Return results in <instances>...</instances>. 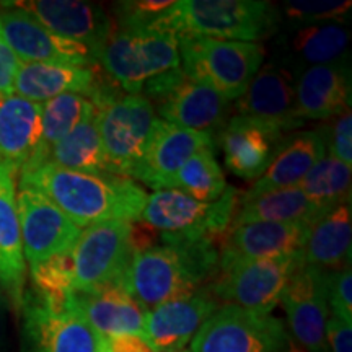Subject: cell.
<instances>
[{
  "mask_svg": "<svg viewBox=\"0 0 352 352\" xmlns=\"http://www.w3.org/2000/svg\"><path fill=\"white\" fill-rule=\"evenodd\" d=\"M20 188L43 195L78 228L109 220L138 222L148 199L145 189L126 176L82 173L51 164L20 173Z\"/></svg>",
  "mask_w": 352,
  "mask_h": 352,
  "instance_id": "obj_1",
  "label": "cell"
},
{
  "mask_svg": "<svg viewBox=\"0 0 352 352\" xmlns=\"http://www.w3.org/2000/svg\"><path fill=\"white\" fill-rule=\"evenodd\" d=\"M162 245L135 253L124 289L151 311L199 290L219 274V248L206 236L162 233Z\"/></svg>",
  "mask_w": 352,
  "mask_h": 352,
  "instance_id": "obj_2",
  "label": "cell"
},
{
  "mask_svg": "<svg viewBox=\"0 0 352 352\" xmlns=\"http://www.w3.org/2000/svg\"><path fill=\"white\" fill-rule=\"evenodd\" d=\"M176 36L259 43L277 32L279 8L266 0H182L164 15Z\"/></svg>",
  "mask_w": 352,
  "mask_h": 352,
  "instance_id": "obj_3",
  "label": "cell"
},
{
  "mask_svg": "<svg viewBox=\"0 0 352 352\" xmlns=\"http://www.w3.org/2000/svg\"><path fill=\"white\" fill-rule=\"evenodd\" d=\"M96 63L116 80L127 95H140L144 83L182 65L178 36L164 25V16L151 26L114 28L100 51Z\"/></svg>",
  "mask_w": 352,
  "mask_h": 352,
  "instance_id": "obj_4",
  "label": "cell"
},
{
  "mask_svg": "<svg viewBox=\"0 0 352 352\" xmlns=\"http://www.w3.org/2000/svg\"><path fill=\"white\" fill-rule=\"evenodd\" d=\"M178 51L183 72L228 101L239 100L245 94L266 56L261 43L222 41L189 34L178 38Z\"/></svg>",
  "mask_w": 352,
  "mask_h": 352,
  "instance_id": "obj_5",
  "label": "cell"
},
{
  "mask_svg": "<svg viewBox=\"0 0 352 352\" xmlns=\"http://www.w3.org/2000/svg\"><path fill=\"white\" fill-rule=\"evenodd\" d=\"M23 352H100L104 338L87 323L69 297L32 290L21 302Z\"/></svg>",
  "mask_w": 352,
  "mask_h": 352,
  "instance_id": "obj_6",
  "label": "cell"
},
{
  "mask_svg": "<svg viewBox=\"0 0 352 352\" xmlns=\"http://www.w3.org/2000/svg\"><path fill=\"white\" fill-rule=\"evenodd\" d=\"M140 95L152 104L160 120L183 129L217 135L230 120L232 101L192 82L182 67L152 77L144 83Z\"/></svg>",
  "mask_w": 352,
  "mask_h": 352,
  "instance_id": "obj_7",
  "label": "cell"
},
{
  "mask_svg": "<svg viewBox=\"0 0 352 352\" xmlns=\"http://www.w3.org/2000/svg\"><path fill=\"white\" fill-rule=\"evenodd\" d=\"M134 223L109 220L82 230L70 250L74 292H91L111 285L124 287L132 258L138 253Z\"/></svg>",
  "mask_w": 352,
  "mask_h": 352,
  "instance_id": "obj_8",
  "label": "cell"
},
{
  "mask_svg": "<svg viewBox=\"0 0 352 352\" xmlns=\"http://www.w3.org/2000/svg\"><path fill=\"white\" fill-rule=\"evenodd\" d=\"M287 346L279 318L223 303L192 338L191 352H284Z\"/></svg>",
  "mask_w": 352,
  "mask_h": 352,
  "instance_id": "obj_9",
  "label": "cell"
},
{
  "mask_svg": "<svg viewBox=\"0 0 352 352\" xmlns=\"http://www.w3.org/2000/svg\"><path fill=\"white\" fill-rule=\"evenodd\" d=\"M303 264V250L284 256L240 263L219 272L209 290L217 302L239 305L259 314H271L280 302L285 285Z\"/></svg>",
  "mask_w": 352,
  "mask_h": 352,
  "instance_id": "obj_10",
  "label": "cell"
},
{
  "mask_svg": "<svg viewBox=\"0 0 352 352\" xmlns=\"http://www.w3.org/2000/svg\"><path fill=\"white\" fill-rule=\"evenodd\" d=\"M96 111V129L109 168L113 175L131 178L157 120L152 104L142 95H121Z\"/></svg>",
  "mask_w": 352,
  "mask_h": 352,
  "instance_id": "obj_11",
  "label": "cell"
},
{
  "mask_svg": "<svg viewBox=\"0 0 352 352\" xmlns=\"http://www.w3.org/2000/svg\"><path fill=\"white\" fill-rule=\"evenodd\" d=\"M69 94L85 96L96 109H100L124 95V91L111 76L101 69L100 64L91 67H77L21 63L15 80V95L34 103H44L56 96Z\"/></svg>",
  "mask_w": 352,
  "mask_h": 352,
  "instance_id": "obj_12",
  "label": "cell"
},
{
  "mask_svg": "<svg viewBox=\"0 0 352 352\" xmlns=\"http://www.w3.org/2000/svg\"><path fill=\"white\" fill-rule=\"evenodd\" d=\"M214 147L215 135L210 132L183 129L157 118L144 155L132 171L131 179H139L155 191L175 189L176 173L189 158L202 148Z\"/></svg>",
  "mask_w": 352,
  "mask_h": 352,
  "instance_id": "obj_13",
  "label": "cell"
},
{
  "mask_svg": "<svg viewBox=\"0 0 352 352\" xmlns=\"http://www.w3.org/2000/svg\"><path fill=\"white\" fill-rule=\"evenodd\" d=\"M0 10V30L12 51L21 63L60 64L91 67L96 65V57L88 47L63 36H57L32 15L10 6L2 3Z\"/></svg>",
  "mask_w": 352,
  "mask_h": 352,
  "instance_id": "obj_14",
  "label": "cell"
},
{
  "mask_svg": "<svg viewBox=\"0 0 352 352\" xmlns=\"http://www.w3.org/2000/svg\"><path fill=\"white\" fill-rule=\"evenodd\" d=\"M21 243L25 263L30 266L72 250L82 228L50 199L28 188L16 192Z\"/></svg>",
  "mask_w": 352,
  "mask_h": 352,
  "instance_id": "obj_15",
  "label": "cell"
},
{
  "mask_svg": "<svg viewBox=\"0 0 352 352\" xmlns=\"http://www.w3.org/2000/svg\"><path fill=\"white\" fill-rule=\"evenodd\" d=\"M297 77L279 60L263 64L243 95L236 100V116H248L279 129L283 134L305 124L297 114Z\"/></svg>",
  "mask_w": 352,
  "mask_h": 352,
  "instance_id": "obj_16",
  "label": "cell"
},
{
  "mask_svg": "<svg viewBox=\"0 0 352 352\" xmlns=\"http://www.w3.org/2000/svg\"><path fill=\"white\" fill-rule=\"evenodd\" d=\"M8 3L32 15L57 36L83 44L95 57L114 28L111 12L100 3L77 0H21Z\"/></svg>",
  "mask_w": 352,
  "mask_h": 352,
  "instance_id": "obj_17",
  "label": "cell"
},
{
  "mask_svg": "<svg viewBox=\"0 0 352 352\" xmlns=\"http://www.w3.org/2000/svg\"><path fill=\"white\" fill-rule=\"evenodd\" d=\"M280 302L287 314L294 338L303 351L329 352L324 334L329 318L324 271L303 264L285 285Z\"/></svg>",
  "mask_w": 352,
  "mask_h": 352,
  "instance_id": "obj_18",
  "label": "cell"
},
{
  "mask_svg": "<svg viewBox=\"0 0 352 352\" xmlns=\"http://www.w3.org/2000/svg\"><path fill=\"white\" fill-rule=\"evenodd\" d=\"M311 226L307 222H254L232 228L219 245V272L240 263L300 252Z\"/></svg>",
  "mask_w": 352,
  "mask_h": 352,
  "instance_id": "obj_19",
  "label": "cell"
},
{
  "mask_svg": "<svg viewBox=\"0 0 352 352\" xmlns=\"http://www.w3.org/2000/svg\"><path fill=\"white\" fill-rule=\"evenodd\" d=\"M220 305L209 287L162 303L145 314L142 340L153 352L183 351Z\"/></svg>",
  "mask_w": 352,
  "mask_h": 352,
  "instance_id": "obj_20",
  "label": "cell"
},
{
  "mask_svg": "<svg viewBox=\"0 0 352 352\" xmlns=\"http://www.w3.org/2000/svg\"><path fill=\"white\" fill-rule=\"evenodd\" d=\"M285 138L279 129L248 116H232L215 135L223 152L226 166L246 182L263 176Z\"/></svg>",
  "mask_w": 352,
  "mask_h": 352,
  "instance_id": "obj_21",
  "label": "cell"
},
{
  "mask_svg": "<svg viewBox=\"0 0 352 352\" xmlns=\"http://www.w3.org/2000/svg\"><path fill=\"white\" fill-rule=\"evenodd\" d=\"M328 153V127L300 131L285 135L279 151L248 191L241 192L240 201H248L266 192L297 186L318 162Z\"/></svg>",
  "mask_w": 352,
  "mask_h": 352,
  "instance_id": "obj_22",
  "label": "cell"
},
{
  "mask_svg": "<svg viewBox=\"0 0 352 352\" xmlns=\"http://www.w3.org/2000/svg\"><path fill=\"white\" fill-rule=\"evenodd\" d=\"M349 60L314 65L297 77V114L302 121H328L351 109Z\"/></svg>",
  "mask_w": 352,
  "mask_h": 352,
  "instance_id": "obj_23",
  "label": "cell"
},
{
  "mask_svg": "<svg viewBox=\"0 0 352 352\" xmlns=\"http://www.w3.org/2000/svg\"><path fill=\"white\" fill-rule=\"evenodd\" d=\"M15 168L0 160V285L12 305L20 308L25 296L26 263L16 208Z\"/></svg>",
  "mask_w": 352,
  "mask_h": 352,
  "instance_id": "obj_24",
  "label": "cell"
},
{
  "mask_svg": "<svg viewBox=\"0 0 352 352\" xmlns=\"http://www.w3.org/2000/svg\"><path fill=\"white\" fill-rule=\"evenodd\" d=\"M72 302L100 336L114 338L135 334L142 338L147 311L121 285L91 292H74Z\"/></svg>",
  "mask_w": 352,
  "mask_h": 352,
  "instance_id": "obj_25",
  "label": "cell"
},
{
  "mask_svg": "<svg viewBox=\"0 0 352 352\" xmlns=\"http://www.w3.org/2000/svg\"><path fill=\"white\" fill-rule=\"evenodd\" d=\"M351 33L344 25L321 23L297 28L285 34L283 50L284 57L279 60L294 76L314 65H327L346 59L349 50Z\"/></svg>",
  "mask_w": 352,
  "mask_h": 352,
  "instance_id": "obj_26",
  "label": "cell"
},
{
  "mask_svg": "<svg viewBox=\"0 0 352 352\" xmlns=\"http://www.w3.org/2000/svg\"><path fill=\"white\" fill-rule=\"evenodd\" d=\"M41 140V103L19 95L0 98V160L20 171Z\"/></svg>",
  "mask_w": 352,
  "mask_h": 352,
  "instance_id": "obj_27",
  "label": "cell"
},
{
  "mask_svg": "<svg viewBox=\"0 0 352 352\" xmlns=\"http://www.w3.org/2000/svg\"><path fill=\"white\" fill-rule=\"evenodd\" d=\"M351 202L341 204L311 226L303 246L308 266L321 271H336L351 266Z\"/></svg>",
  "mask_w": 352,
  "mask_h": 352,
  "instance_id": "obj_28",
  "label": "cell"
},
{
  "mask_svg": "<svg viewBox=\"0 0 352 352\" xmlns=\"http://www.w3.org/2000/svg\"><path fill=\"white\" fill-rule=\"evenodd\" d=\"M209 209L210 202L206 204L196 201L179 189H162L148 196L140 220H144L152 230H160L162 233L206 236Z\"/></svg>",
  "mask_w": 352,
  "mask_h": 352,
  "instance_id": "obj_29",
  "label": "cell"
},
{
  "mask_svg": "<svg viewBox=\"0 0 352 352\" xmlns=\"http://www.w3.org/2000/svg\"><path fill=\"white\" fill-rule=\"evenodd\" d=\"M324 215L297 186L266 192L248 201H240L232 228L254 222H307L315 223Z\"/></svg>",
  "mask_w": 352,
  "mask_h": 352,
  "instance_id": "obj_30",
  "label": "cell"
},
{
  "mask_svg": "<svg viewBox=\"0 0 352 352\" xmlns=\"http://www.w3.org/2000/svg\"><path fill=\"white\" fill-rule=\"evenodd\" d=\"M96 108L90 100L82 95H60L41 103V140L36 152L20 173L38 168L43 165L44 155L56 142L64 139L77 126L96 116Z\"/></svg>",
  "mask_w": 352,
  "mask_h": 352,
  "instance_id": "obj_31",
  "label": "cell"
},
{
  "mask_svg": "<svg viewBox=\"0 0 352 352\" xmlns=\"http://www.w3.org/2000/svg\"><path fill=\"white\" fill-rule=\"evenodd\" d=\"M44 164L82 171V173L113 175L101 147L98 129H96V116L82 122L64 139L52 145L44 155Z\"/></svg>",
  "mask_w": 352,
  "mask_h": 352,
  "instance_id": "obj_32",
  "label": "cell"
},
{
  "mask_svg": "<svg viewBox=\"0 0 352 352\" xmlns=\"http://www.w3.org/2000/svg\"><path fill=\"white\" fill-rule=\"evenodd\" d=\"M308 201L324 214L351 202V166L327 153L297 184Z\"/></svg>",
  "mask_w": 352,
  "mask_h": 352,
  "instance_id": "obj_33",
  "label": "cell"
},
{
  "mask_svg": "<svg viewBox=\"0 0 352 352\" xmlns=\"http://www.w3.org/2000/svg\"><path fill=\"white\" fill-rule=\"evenodd\" d=\"M226 188V175L215 160L214 148H202L195 153L179 168L175 178V189L206 204L217 201Z\"/></svg>",
  "mask_w": 352,
  "mask_h": 352,
  "instance_id": "obj_34",
  "label": "cell"
},
{
  "mask_svg": "<svg viewBox=\"0 0 352 352\" xmlns=\"http://www.w3.org/2000/svg\"><path fill=\"white\" fill-rule=\"evenodd\" d=\"M279 15L284 16L290 26H303L321 23L344 25L352 10L351 0H287L280 3Z\"/></svg>",
  "mask_w": 352,
  "mask_h": 352,
  "instance_id": "obj_35",
  "label": "cell"
},
{
  "mask_svg": "<svg viewBox=\"0 0 352 352\" xmlns=\"http://www.w3.org/2000/svg\"><path fill=\"white\" fill-rule=\"evenodd\" d=\"M33 290L47 297H69L74 294V263L70 250L30 266Z\"/></svg>",
  "mask_w": 352,
  "mask_h": 352,
  "instance_id": "obj_36",
  "label": "cell"
},
{
  "mask_svg": "<svg viewBox=\"0 0 352 352\" xmlns=\"http://www.w3.org/2000/svg\"><path fill=\"white\" fill-rule=\"evenodd\" d=\"M175 0H129L113 6V19L120 26H151L157 23Z\"/></svg>",
  "mask_w": 352,
  "mask_h": 352,
  "instance_id": "obj_37",
  "label": "cell"
},
{
  "mask_svg": "<svg viewBox=\"0 0 352 352\" xmlns=\"http://www.w3.org/2000/svg\"><path fill=\"white\" fill-rule=\"evenodd\" d=\"M324 294L329 315L352 324V272L351 266L336 271H324Z\"/></svg>",
  "mask_w": 352,
  "mask_h": 352,
  "instance_id": "obj_38",
  "label": "cell"
},
{
  "mask_svg": "<svg viewBox=\"0 0 352 352\" xmlns=\"http://www.w3.org/2000/svg\"><path fill=\"white\" fill-rule=\"evenodd\" d=\"M328 152L329 155L352 165V113L347 109L334 120L333 127H328Z\"/></svg>",
  "mask_w": 352,
  "mask_h": 352,
  "instance_id": "obj_39",
  "label": "cell"
},
{
  "mask_svg": "<svg viewBox=\"0 0 352 352\" xmlns=\"http://www.w3.org/2000/svg\"><path fill=\"white\" fill-rule=\"evenodd\" d=\"M20 65L21 60L8 46L0 30V98L15 95V80Z\"/></svg>",
  "mask_w": 352,
  "mask_h": 352,
  "instance_id": "obj_40",
  "label": "cell"
},
{
  "mask_svg": "<svg viewBox=\"0 0 352 352\" xmlns=\"http://www.w3.org/2000/svg\"><path fill=\"white\" fill-rule=\"evenodd\" d=\"M327 344L329 352H352V324L329 315L327 321Z\"/></svg>",
  "mask_w": 352,
  "mask_h": 352,
  "instance_id": "obj_41",
  "label": "cell"
},
{
  "mask_svg": "<svg viewBox=\"0 0 352 352\" xmlns=\"http://www.w3.org/2000/svg\"><path fill=\"white\" fill-rule=\"evenodd\" d=\"M109 352H153L151 346L140 336L124 334V336L107 338Z\"/></svg>",
  "mask_w": 352,
  "mask_h": 352,
  "instance_id": "obj_42",
  "label": "cell"
},
{
  "mask_svg": "<svg viewBox=\"0 0 352 352\" xmlns=\"http://www.w3.org/2000/svg\"><path fill=\"white\" fill-rule=\"evenodd\" d=\"M7 347V323H6V294L0 290V352Z\"/></svg>",
  "mask_w": 352,
  "mask_h": 352,
  "instance_id": "obj_43",
  "label": "cell"
},
{
  "mask_svg": "<svg viewBox=\"0 0 352 352\" xmlns=\"http://www.w3.org/2000/svg\"><path fill=\"white\" fill-rule=\"evenodd\" d=\"M285 352H302V349H298V347H294V346H290L287 351Z\"/></svg>",
  "mask_w": 352,
  "mask_h": 352,
  "instance_id": "obj_44",
  "label": "cell"
},
{
  "mask_svg": "<svg viewBox=\"0 0 352 352\" xmlns=\"http://www.w3.org/2000/svg\"><path fill=\"white\" fill-rule=\"evenodd\" d=\"M176 352H189V351H176Z\"/></svg>",
  "mask_w": 352,
  "mask_h": 352,
  "instance_id": "obj_45",
  "label": "cell"
},
{
  "mask_svg": "<svg viewBox=\"0 0 352 352\" xmlns=\"http://www.w3.org/2000/svg\"><path fill=\"white\" fill-rule=\"evenodd\" d=\"M302 352H305V351H303V349H302Z\"/></svg>",
  "mask_w": 352,
  "mask_h": 352,
  "instance_id": "obj_46",
  "label": "cell"
}]
</instances>
